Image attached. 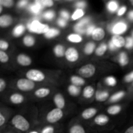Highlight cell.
Instances as JSON below:
<instances>
[{
    "label": "cell",
    "mask_w": 133,
    "mask_h": 133,
    "mask_svg": "<svg viewBox=\"0 0 133 133\" xmlns=\"http://www.w3.org/2000/svg\"><path fill=\"white\" fill-rule=\"evenodd\" d=\"M61 18H63L64 19L66 20V19H68L69 18H70V14L68 11L66 10H63L61 12Z\"/></svg>",
    "instance_id": "48"
},
{
    "label": "cell",
    "mask_w": 133,
    "mask_h": 133,
    "mask_svg": "<svg viewBox=\"0 0 133 133\" xmlns=\"http://www.w3.org/2000/svg\"><path fill=\"white\" fill-rule=\"evenodd\" d=\"M124 81L125 83H131L133 81V71L126 75L124 77Z\"/></svg>",
    "instance_id": "46"
},
{
    "label": "cell",
    "mask_w": 133,
    "mask_h": 133,
    "mask_svg": "<svg viewBox=\"0 0 133 133\" xmlns=\"http://www.w3.org/2000/svg\"><path fill=\"white\" fill-rule=\"evenodd\" d=\"M40 2L42 6L44 7H51L54 5V2L53 0H41Z\"/></svg>",
    "instance_id": "41"
},
{
    "label": "cell",
    "mask_w": 133,
    "mask_h": 133,
    "mask_svg": "<svg viewBox=\"0 0 133 133\" xmlns=\"http://www.w3.org/2000/svg\"><path fill=\"white\" fill-rule=\"evenodd\" d=\"M24 97L19 93H14L10 96V102L15 105L21 104L24 101Z\"/></svg>",
    "instance_id": "18"
},
{
    "label": "cell",
    "mask_w": 133,
    "mask_h": 133,
    "mask_svg": "<svg viewBox=\"0 0 133 133\" xmlns=\"http://www.w3.org/2000/svg\"><path fill=\"white\" fill-rule=\"evenodd\" d=\"M70 81L72 84L77 86V87H80L83 86L85 83V81L82 77L77 76V75H73L70 78Z\"/></svg>",
    "instance_id": "21"
},
{
    "label": "cell",
    "mask_w": 133,
    "mask_h": 133,
    "mask_svg": "<svg viewBox=\"0 0 133 133\" xmlns=\"http://www.w3.org/2000/svg\"><path fill=\"white\" fill-rule=\"evenodd\" d=\"M118 3L116 1H110L107 3V9L110 12H114L118 9Z\"/></svg>",
    "instance_id": "35"
},
{
    "label": "cell",
    "mask_w": 133,
    "mask_h": 133,
    "mask_svg": "<svg viewBox=\"0 0 133 133\" xmlns=\"http://www.w3.org/2000/svg\"><path fill=\"white\" fill-rule=\"evenodd\" d=\"M96 26L94 25H91L88 26V27L87 28V31H86V34H87L88 36H92V33L94 31V30L96 29Z\"/></svg>",
    "instance_id": "45"
},
{
    "label": "cell",
    "mask_w": 133,
    "mask_h": 133,
    "mask_svg": "<svg viewBox=\"0 0 133 133\" xmlns=\"http://www.w3.org/2000/svg\"><path fill=\"white\" fill-rule=\"evenodd\" d=\"M40 133H55V129L51 125L46 126L41 130Z\"/></svg>",
    "instance_id": "43"
},
{
    "label": "cell",
    "mask_w": 133,
    "mask_h": 133,
    "mask_svg": "<svg viewBox=\"0 0 133 133\" xmlns=\"http://www.w3.org/2000/svg\"><path fill=\"white\" fill-rule=\"evenodd\" d=\"M130 3H131V5H132L133 6V0H131V1H130Z\"/></svg>",
    "instance_id": "59"
},
{
    "label": "cell",
    "mask_w": 133,
    "mask_h": 133,
    "mask_svg": "<svg viewBox=\"0 0 133 133\" xmlns=\"http://www.w3.org/2000/svg\"><path fill=\"white\" fill-rule=\"evenodd\" d=\"M132 38H133V32H132Z\"/></svg>",
    "instance_id": "60"
},
{
    "label": "cell",
    "mask_w": 133,
    "mask_h": 133,
    "mask_svg": "<svg viewBox=\"0 0 133 133\" xmlns=\"http://www.w3.org/2000/svg\"><path fill=\"white\" fill-rule=\"evenodd\" d=\"M105 83L109 87H115L117 84V81L114 77L109 76L105 78Z\"/></svg>",
    "instance_id": "37"
},
{
    "label": "cell",
    "mask_w": 133,
    "mask_h": 133,
    "mask_svg": "<svg viewBox=\"0 0 133 133\" xmlns=\"http://www.w3.org/2000/svg\"><path fill=\"white\" fill-rule=\"evenodd\" d=\"M63 117V112L61 109L55 108L51 110L46 116V120L49 123H55L60 120Z\"/></svg>",
    "instance_id": "5"
},
{
    "label": "cell",
    "mask_w": 133,
    "mask_h": 133,
    "mask_svg": "<svg viewBox=\"0 0 133 133\" xmlns=\"http://www.w3.org/2000/svg\"><path fill=\"white\" fill-rule=\"evenodd\" d=\"M65 50L64 46L62 44H57L53 48V53H54L55 55L58 58H61V57L65 56Z\"/></svg>",
    "instance_id": "17"
},
{
    "label": "cell",
    "mask_w": 133,
    "mask_h": 133,
    "mask_svg": "<svg viewBox=\"0 0 133 133\" xmlns=\"http://www.w3.org/2000/svg\"><path fill=\"white\" fill-rule=\"evenodd\" d=\"M12 18L10 15L4 14L1 15L0 17V26L2 28L8 27L12 23Z\"/></svg>",
    "instance_id": "12"
},
{
    "label": "cell",
    "mask_w": 133,
    "mask_h": 133,
    "mask_svg": "<svg viewBox=\"0 0 133 133\" xmlns=\"http://www.w3.org/2000/svg\"><path fill=\"white\" fill-rule=\"evenodd\" d=\"M125 95V92L124 91H119V92H116V93L113 94L112 96L110 97V101L112 103L117 102V101L122 99L124 97Z\"/></svg>",
    "instance_id": "30"
},
{
    "label": "cell",
    "mask_w": 133,
    "mask_h": 133,
    "mask_svg": "<svg viewBox=\"0 0 133 133\" xmlns=\"http://www.w3.org/2000/svg\"><path fill=\"white\" fill-rule=\"evenodd\" d=\"M128 18L131 19V21H133V10L130 11L128 14Z\"/></svg>",
    "instance_id": "56"
},
{
    "label": "cell",
    "mask_w": 133,
    "mask_h": 133,
    "mask_svg": "<svg viewBox=\"0 0 133 133\" xmlns=\"http://www.w3.org/2000/svg\"><path fill=\"white\" fill-rule=\"evenodd\" d=\"M27 3H28L27 0H22L18 3V6L19 8H23L25 6L27 5Z\"/></svg>",
    "instance_id": "52"
},
{
    "label": "cell",
    "mask_w": 133,
    "mask_h": 133,
    "mask_svg": "<svg viewBox=\"0 0 133 133\" xmlns=\"http://www.w3.org/2000/svg\"><path fill=\"white\" fill-rule=\"evenodd\" d=\"M29 133H40V132H38V131H31V132H29Z\"/></svg>",
    "instance_id": "58"
},
{
    "label": "cell",
    "mask_w": 133,
    "mask_h": 133,
    "mask_svg": "<svg viewBox=\"0 0 133 133\" xmlns=\"http://www.w3.org/2000/svg\"><path fill=\"white\" fill-rule=\"evenodd\" d=\"M67 40L69 42L71 43H75V44H78V43H81L83 41V38L79 34H70L68 36H67Z\"/></svg>",
    "instance_id": "23"
},
{
    "label": "cell",
    "mask_w": 133,
    "mask_h": 133,
    "mask_svg": "<svg viewBox=\"0 0 133 133\" xmlns=\"http://www.w3.org/2000/svg\"><path fill=\"white\" fill-rule=\"evenodd\" d=\"M9 47V44L6 41L3 40H0V49L1 51H6L7 50Z\"/></svg>",
    "instance_id": "44"
},
{
    "label": "cell",
    "mask_w": 133,
    "mask_h": 133,
    "mask_svg": "<svg viewBox=\"0 0 133 133\" xmlns=\"http://www.w3.org/2000/svg\"><path fill=\"white\" fill-rule=\"evenodd\" d=\"M109 93L106 90H97L96 94V101L103 102L105 101L109 98Z\"/></svg>",
    "instance_id": "16"
},
{
    "label": "cell",
    "mask_w": 133,
    "mask_h": 133,
    "mask_svg": "<svg viewBox=\"0 0 133 133\" xmlns=\"http://www.w3.org/2000/svg\"><path fill=\"white\" fill-rule=\"evenodd\" d=\"M126 42H125V47L127 49H132L133 48V38L132 37H130V36H127L125 38Z\"/></svg>",
    "instance_id": "42"
},
{
    "label": "cell",
    "mask_w": 133,
    "mask_h": 133,
    "mask_svg": "<svg viewBox=\"0 0 133 133\" xmlns=\"http://www.w3.org/2000/svg\"><path fill=\"white\" fill-rule=\"evenodd\" d=\"M95 48H96V45L94 43L92 42H88L84 48V53L87 55H91L92 53H93L94 51L95 50Z\"/></svg>",
    "instance_id": "29"
},
{
    "label": "cell",
    "mask_w": 133,
    "mask_h": 133,
    "mask_svg": "<svg viewBox=\"0 0 133 133\" xmlns=\"http://www.w3.org/2000/svg\"><path fill=\"white\" fill-rule=\"evenodd\" d=\"M69 133H86V131L83 126L79 124H75L70 127Z\"/></svg>",
    "instance_id": "31"
},
{
    "label": "cell",
    "mask_w": 133,
    "mask_h": 133,
    "mask_svg": "<svg viewBox=\"0 0 133 133\" xmlns=\"http://www.w3.org/2000/svg\"><path fill=\"white\" fill-rule=\"evenodd\" d=\"M51 90L48 88H40L35 92V96L38 98H44L50 94Z\"/></svg>",
    "instance_id": "19"
},
{
    "label": "cell",
    "mask_w": 133,
    "mask_h": 133,
    "mask_svg": "<svg viewBox=\"0 0 133 133\" xmlns=\"http://www.w3.org/2000/svg\"><path fill=\"white\" fill-rule=\"evenodd\" d=\"M78 72L82 77L90 78L96 73V67L92 64H88L81 67Z\"/></svg>",
    "instance_id": "6"
},
{
    "label": "cell",
    "mask_w": 133,
    "mask_h": 133,
    "mask_svg": "<svg viewBox=\"0 0 133 133\" xmlns=\"http://www.w3.org/2000/svg\"><path fill=\"white\" fill-rule=\"evenodd\" d=\"M68 91L71 96H77L80 94L81 88L79 87L74 85V84H70L68 88Z\"/></svg>",
    "instance_id": "28"
},
{
    "label": "cell",
    "mask_w": 133,
    "mask_h": 133,
    "mask_svg": "<svg viewBox=\"0 0 133 133\" xmlns=\"http://www.w3.org/2000/svg\"><path fill=\"white\" fill-rule=\"evenodd\" d=\"M27 28L31 32L36 34H44V35L46 33L48 30L50 29L48 25L40 23L38 20H34L31 23H28Z\"/></svg>",
    "instance_id": "2"
},
{
    "label": "cell",
    "mask_w": 133,
    "mask_h": 133,
    "mask_svg": "<svg viewBox=\"0 0 133 133\" xmlns=\"http://www.w3.org/2000/svg\"><path fill=\"white\" fill-rule=\"evenodd\" d=\"M55 16V12L53 10H49L48 11L45 12L43 14V17L45 18L47 20H51L52 19H53V18Z\"/></svg>",
    "instance_id": "38"
},
{
    "label": "cell",
    "mask_w": 133,
    "mask_h": 133,
    "mask_svg": "<svg viewBox=\"0 0 133 133\" xmlns=\"http://www.w3.org/2000/svg\"><path fill=\"white\" fill-rule=\"evenodd\" d=\"M25 31V27L23 25H17L12 31V34L14 37H19L24 33Z\"/></svg>",
    "instance_id": "20"
},
{
    "label": "cell",
    "mask_w": 133,
    "mask_h": 133,
    "mask_svg": "<svg viewBox=\"0 0 133 133\" xmlns=\"http://www.w3.org/2000/svg\"><path fill=\"white\" fill-rule=\"evenodd\" d=\"M94 88L92 86H87L84 88L83 92V96L84 98L90 99L93 97L94 94Z\"/></svg>",
    "instance_id": "22"
},
{
    "label": "cell",
    "mask_w": 133,
    "mask_h": 133,
    "mask_svg": "<svg viewBox=\"0 0 133 133\" xmlns=\"http://www.w3.org/2000/svg\"><path fill=\"white\" fill-rule=\"evenodd\" d=\"M109 122V118L105 114H99L94 119V123L98 126H104Z\"/></svg>",
    "instance_id": "15"
},
{
    "label": "cell",
    "mask_w": 133,
    "mask_h": 133,
    "mask_svg": "<svg viewBox=\"0 0 133 133\" xmlns=\"http://www.w3.org/2000/svg\"><path fill=\"white\" fill-rule=\"evenodd\" d=\"M86 27H87L86 25L82 23L81 22H79L77 24H75L74 29V31L76 32H77L78 34H83L84 32H86V31H87Z\"/></svg>",
    "instance_id": "32"
},
{
    "label": "cell",
    "mask_w": 133,
    "mask_h": 133,
    "mask_svg": "<svg viewBox=\"0 0 133 133\" xmlns=\"http://www.w3.org/2000/svg\"><path fill=\"white\" fill-rule=\"evenodd\" d=\"M57 24L61 27H65L66 26V25H67V22H66V20H65V19H64L62 18H58V20H57Z\"/></svg>",
    "instance_id": "47"
},
{
    "label": "cell",
    "mask_w": 133,
    "mask_h": 133,
    "mask_svg": "<svg viewBox=\"0 0 133 133\" xmlns=\"http://www.w3.org/2000/svg\"><path fill=\"white\" fill-rule=\"evenodd\" d=\"M126 10H127V7H126L125 6H121L118 10V16H123V14L125 13Z\"/></svg>",
    "instance_id": "49"
},
{
    "label": "cell",
    "mask_w": 133,
    "mask_h": 133,
    "mask_svg": "<svg viewBox=\"0 0 133 133\" xmlns=\"http://www.w3.org/2000/svg\"><path fill=\"white\" fill-rule=\"evenodd\" d=\"M76 5L78 7V9H83V8H84L87 6V3L84 1H79L76 3Z\"/></svg>",
    "instance_id": "50"
},
{
    "label": "cell",
    "mask_w": 133,
    "mask_h": 133,
    "mask_svg": "<svg viewBox=\"0 0 133 133\" xmlns=\"http://www.w3.org/2000/svg\"><path fill=\"white\" fill-rule=\"evenodd\" d=\"M3 6L1 5H0V13L2 12V11H3Z\"/></svg>",
    "instance_id": "57"
},
{
    "label": "cell",
    "mask_w": 133,
    "mask_h": 133,
    "mask_svg": "<svg viewBox=\"0 0 133 133\" xmlns=\"http://www.w3.org/2000/svg\"><path fill=\"white\" fill-rule=\"evenodd\" d=\"M65 58L70 62H75L79 59V51L73 47L68 48L65 52Z\"/></svg>",
    "instance_id": "7"
},
{
    "label": "cell",
    "mask_w": 133,
    "mask_h": 133,
    "mask_svg": "<svg viewBox=\"0 0 133 133\" xmlns=\"http://www.w3.org/2000/svg\"><path fill=\"white\" fill-rule=\"evenodd\" d=\"M124 133H133V125L127 128Z\"/></svg>",
    "instance_id": "55"
},
{
    "label": "cell",
    "mask_w": 133,
    "mask_h": 133,
    "mask_svg": "<svg viewBox=\"0 0 133 133\" xmlns=\"http://www.w3.org/2000/svg\"><path fill=\"white\" fill-rule=\"evenodd\" d=\"M97 112V110L96 108H88L85 109L84 111L82 112L81 116L84 119H89L90 118H93Z\"/></svg>",
    "instance_id": "14"
},
{
    "label": "cell",
    "mask_w": 133,
    "mask_h": 133,
    "mask_svg": "<svg viewBox=\"0 0 133 133\" xmlns=\"http://www.w3.org/2000/svg\"><path fill=\"white\" fill-rule=\"evenodd\" d=\"M5 122V118L2 113H0V126H3Z\"/></svg>",
    "instance_id": "53"
},
{
    "label": "cell",
    "mask_w": 133,
    "mask_h": 133,
    "mask_svg": "<svg viewBox=\"0 0 133 133\" xmlns=\"http://www.w3.org/2000/svg\"><path fill=\"white\" fill-rule=\"evenodd\" d=\"M127 29V25L125 22H119L111 27V32L114 35H120L124 33Z\"/></svg>",
    "instance_id": "8"
},
{
    "label": "cell",
    "mask_w": 133,
    "mask_h": 133,
    "mask_svg": "<svg viewBox=\"0 0 133 133\" xmlns=\"http://www.w3.org/2000/svg\"><path fill=\"white\" fill-rule=\"evenodd\" d=\"M108 48H108V45H107L106 44L102 43V44H100V45L96 48V51H95V53H96V55L97 56L101 57V56H103L105 54Z\"/></svg>",
    "instance_id": "27"
},
{
    "label": "cell",
    "mask_w": 133,
    "mask_h": 133,
    "mask_svg": "<svg viewBox=\"0 0 133 133\" xmlns=\"http://www.w3.org/2000/svg\"><path fill=\"white\" fill-rule=\"evenodd\" d=\"M14 1L13 0H0V5L6 8H10L13 6Z\"/></svg>",
    "instance_id": "39"
},
{
    "label": "cell",
    "mask_w": 133,
    "mask_h": 133,
    "mask_svg": "<svg viewBox=\"0 0 133 133\" xmlns=\"http://www.w3.org/2000/svg\"><path fill=\"white\" fill-rule=\"evenodd\" d=\"M42 9V6L40 4V1H36L35 3L32 4L30 6V11L33 14H38Z\"/></svg>",
    "instance_id": "33"
},
{
    "label": "cell",
    "mask_w": 133,
    "mask_h": 133,
    "mask_svg": "<svg viewBox=\"0 0 133 133\" xmlns=\"http://www.w3.org/2000/svg\"><path fill=\"white\" fill-rule=\"evenodd\" d=\"M17 62L19 65L23 66H28L31 64L32 63V60L29 57L28 55L25 54H19L17 57Z\"/></svg>",
    "instance_id": "10"
},
{
    "label": "cell",
    "mask_w": 133,
    "mask_h": 133,
    "mask_svg": "<svg viewBox=\"0 0 133 133\" xmlns=\"http://www.w3.org/2000/svg\"><path fill=\"white\" fill-rule=\"evenodd\" d=\"M26 78L33 82H42L45 80V75L42 71L36 69H31L27 71Z\"/></svg>",
    "instance_id": "3"
},
{
    "label": "cell",
    "mask_w": 133,
    "mask_h": 133,
    "mask_svg": "<svg viewBox=\"0 0 133 133\" xmlns=\"http://www.w3.org/2000/svg\"><path fill=\"white\" fill-rule=\"evenodd\" d=\"M5 87H6V83L3 79L1 78L0 79V92H2L5 90Z\"/></svg>",
    "instance_id": "51"
},
{
    "label": "cell",
    "mask_w": 133,
    "mask_h": 133,
    "mask_svg": "<svg viewBox=\"0 0 133 133\" xmlns=\"http://www.w3.org/2000/svg\"><path fill=\"white\" fill-rule=\"evenodd\" d=\"M53 101H54L55 105L57 107V108L60 109L62 110L64 107H65V99L64 96H62L61 94L58 93L54 96L53 98Z\"/></svg>",
    "instance_id": "13"
},
{
    "label": "cell",
    "mask_w": 133,
    "mask_h": 133,
    "mask_svg": "<svg viewBox=\"0 0 133 133\" xmlns=\"http://www.w3.org/2000/svg\"><path fill=\"white\" fill-rule=\"evenodd\" d=\"M84 15V12L83 9H77L76 10L74 11V12L73 13L72 16H71V18H72V19H74V20H77V19L81 18Z\"/></svg>",
    "instance_id": "36"
},
{
    "label": "cell",
    "mask_w": 133,
    "mask_h": 133,
    "mask_svg": "<svg viewBox=\"0 0 133 133\" xmlns=\"http://www.w3.org/2000/svg\"><path fill=\"white\" fill-rule=\"evenodd\" d=\"M122 110V107L119 105H112L107 109V112L110 115H116L119 114Z\"/></svg>",
    "instance_id": "34"
},
{
    "label": "cell",
    "mask_w": 133,
    "mask_h": 133,
    "mask_svg": "<svg viewBox=\"0 0 133 133\" xmlns=\"http://www.w3.org/2000/svg\"><path fill=\"white\" fill-rule=\"evenodd\" d=\"M108 48H109V49L111 51H114L116 50V49H117V48H116L115 45H114V44H113L112 42L111 41L109 42V45H108Z\"/></svg>",
    "instance_id": "54"
},
{
    "label": "cell",
    "mask_w": 133,
    "mask_h": 133,
    "mask_svg": "<svg viewBox=\"0 0 133 133\" xmlns=\"http://www.w3.org/2000/svg\"><path fill=\"white\" fill-rule=\"evenodd\" d=\"M105 36V32L101 27H96L92 35V38L94 40L100 41L103 40Z\"/></svg>",
    "instance_id": "11"
},
{
    "label": "cell",
    "mask_w": 133,
    "mask_h": 133,
    "mask_svg": "<svg viewBox=\"0 0 133 133\" xmlns=\"http://www.w3.org/2000/svg\"><path fill=\"white\" fill-rule=\"evenodd\" d=\"M60 35V31L59 30L55 28H50L48 30V32L45 34H44V37L45 38L51 39L53 38L56 37L58 35Z\"/></svg>",
    "instance_id": "26"
},
{
    "label": "cell",
    "mask_w": 133,
    "mask_h": 133,
    "mask_svg": "<svg viewBox=\"0 0 133 133\" xmlns=\"http://www.w3.org/2000/svg\"><path fill=\"white\" fill-rule=\"evenodd\" d=\"M9 55L3 51H0V61L2 63H6L9 61Z\"/></svg>",
    "instance_id": "40"
},
{
    "label": "cell",
    "mask_w": 133,
    "mask_h": 133,
    "mask_svg": "<svg viewBox=\"0 0 133 133\" xmlns=\"http://www.w3.org/2000/svg\"><path fill=\"white\" fill-rule=\"evenodd\" d=\"M12 124L16 129L22 132H26L30 128L29 122L23 116L19 114L13 117L12 119Z\"/></svg>",
    "instance_id": "1"
},
{
    "label": "cell",
    "mask_w": 133,
    "mask_h": 133,
    "mask_svg": "<svg viewBox=\"0 0 133 133\" xmlns=\"http://www.w3.org/2000/svg\"><path fill=\"white\" fill-rule=\"evenodd\" d=\"M118 62L122 66H125L128 64L129 59L125 52H122L119 53V57H118Z\"/></svg>",
    "instance_id": "25"
},
{
    "label": "cell",
    "mask_w": 133,
    "mask_h": 133,
    "mask_svg": "<svg viewBox=\"0 0 133 133\" xmlns=\"http://www.w3.org/2000/svg\"><path fill=\"white\" fill-rule=\"evenodd\" d=\"M110 41L114 44V45H115L117 49L122 48L125 45V38H124L121 35H114L112 37Z\"/></svg>",
    "instance_id": "9"
},
{
    "label": "cell",
    "mask_w": 133,
    "mask_h": 133,
    "mask_svg": "<svg viewBox=\"0 0 133 133\" xmlns=\"http://www.w3.org/2000/svg\"><path fill=\"white\" fill-rule=\"evenodd\" d=\"M35 38L31 35H26L23 38V43L26 47H32L35 44Z\"/></svg>",
    "instance_id": "24"
},
{
    "label": "cell",
    "mask_w": 133,
    "mask_h": 133,
    "mask_svg": "<svg viewBox=\"0 0 133 133\" xmlns=\"http://www.w3.org/2000/svg\"><path fill=\"white\" fill-rule=\"evenodd\" d=\"M16 86L18 89L23 92H28L33 90L35 87V82L27 79L22 78L17 81Z\"/></svg>",
    "instance_id": "4"
}]
</instances>
